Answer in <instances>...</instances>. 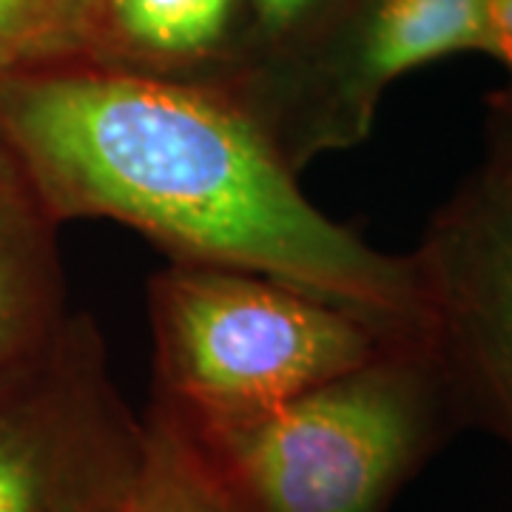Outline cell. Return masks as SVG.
Returning a JSON list of instances; mask_svg holds the SVG:
<instances>
[{
  "instance_id": "cell-8",
  "label": "cell",
  "mask_w": 512,
  "mask_h": 512,
  "mask_svg": "<svg viewBox=\"0 0 512 512\" xmlns=\"http://www.w3.org/2000/svg\"><path fill=\"white\" fill-rule=\"evenodd\" d=\"M57 220L0 143V376L66 319Z\"/></svg>"
},
{
  "instance_id": "cell-2",
  "label": "cell",
  "mask_w": 512,
  "mask_h": 512,
  "mask_svg": "<svg viewBox=\"0 0 512 512\" xmlns=\"http://www.w3.org/2000/svg\"><path fill=\"white\" fill-rule=\"evenodd\" d=\"M225 512H387L467 427L430 330L288 402L191 413L151 402Z\"/></svg>"
},
{
  "instance_id": "cell-12",
  "label": "cell",
  "mask_w": 512,
  "mask_h": 512,
  "mask_svg": "<svg viewBox=\"0 0 512 512\" xmlns=\"http://www.w3.org/2000/svg\"><path fill=\"white\" fill-rule=\"evenodd\" d=\"M487 148L484 163L512 174V89H498L487 100Z\"/></svg>"
},
{
  "instance_id": "cell-3",
  "label": "cell",
  "mask_w": 512,
  "mask_h": 512,
  "mask_svg": "<svg viewBox=\"0 0 512 512\" xmlns=\"http://www.w3.org/2000/svg\"><path fill=\"white\" fill-rule=\"evenodd\" d=\"M151 402L245 413L365 365L419 325L390 322L274 276L168 262L148 282Z\"/></svg>"
},
{
  "instance_id": "cell-13",
  "label": "cell",
  "mask_w": 512,
  "mask_h": 512,
  "mask_svg": "<svg viewBox=\"0 0 512 512\" xmlns=\"http://www.w3.org/2000/svg\"><path fill=\"white\" fill-rule=\"evenodd\" d=\"M507 72V89H512V0H487L484 49Z\"/></svg>"
},
{
  "instance_id": "cell-7",
  "label": "cell",
  "mask_w": 512,
  "mask_h": 512,
  "mask_svg": "<svg viewBox=\"0 0 512 512\" xmlns=\"http://www.w3.org/2000/svg\"><path fill=\"white\" fill-rule=\"evenodd\" d=\"M245 55V0H97L86 63L225 83Z\"/></svg>"
},
{
  "instance_id": "cell-10",
  "label": "cell",
  "mask_w": 512,
  "mask_h": 512,
  "mask_svg": "<svg viewBox=\"0 0 512 512\" xmlns=\"http://www.w3.org/2000/svg\"><path fill=\"white\" fill-rule=\"evenodd\" d=\"M151 450L134 512H225L163 421L146 413Z\"/></svg>"
},
{
  "instance_id": "cell-5",
  "label": "cell",
  "mask_w": 512,
  "mask_h": 512,
  "mask_svg": "<svg viewBox=\"0 0 512 512\" xmlns=\"http://www.w3.org/2000/svg\"><path fill=\"white\" fill-rule=\"evenodd\" d=\"M148 450L86 316L0 376V512H134Z\"/></svg>"
},
{
  "instance_id": "cell-1",
  "label": "cell",
  "mask_w": 512,
  "mask_h": 512,
  "mask_svg": "<svg viewBox=\"0 0 512 512\" xmlns=\"http://www.w3.org/2000/svg\"><path fill=\"white\" fill-rule=\"evenodd\" d=\"M0 143L57 222H123L171 262L274 276L430 328L413 254H384L322 214L217 83L89 63L26 74L0 86Z\"/></svg>"
},
{
  "instance_id": "cell-9",
  "label": "cell",
  "mask_w": 512,
  "mask_h": 512,
  "mask_svg": "<svg viewBox=\"0 0 512 512\" xmlns=\"http://www.w3.org/2000/svg\"><path fill=\"white\" fill-rule=\"evenodd\" d=\"M97 0H0V86L86 63Z\"/></svg>"
},
{
  "instance_id": "cell-11",
  "label": "cell",
  "mask_w": 512,
  "mask_h": 512,
  "mask_svg": "<svg viewBox=\"0 0 512 512\" xmlns=\"http://www.w3.org/2000/svg\"><path fill=\"white\" fill-rule=\"evenodd\" d=\"M333 3L336 0H245V55L239 69L302 35Z\"/></svg>"
},
{
  "instance_id": "cell-4",
  "label": "cell",
  "mask_w": 512,
  "mask_h": 512,
  "mask_svg": "<svg viewBox=\"0 0 512 512\" xmlns=\"http://www.w3.org/2000/svg\"><path fill=\"white\" fill-rule=\"evenodd\" d=\"M487 0H336L288 43L217 83L302 171L365 143L387 89L413 69L484 49Z\"/></svg>"
},
{
  "instance_id": "cell-6",
  "label": "cell",
  "mask_w": 512,
  "mask_h": 512,
  "mask_svg": "<svg viewBox=\"0 0 512 512\" xmlns=\"http://www.w3.org/2000/svg\"><path fill=\"white\" fill-rule=\"evenodd\" d=\"M430 333L467 427L512 450V174L484 163L458 185L413 251Z\"/></svg>"
}]
</instances>
